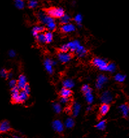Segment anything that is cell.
Instances as JSON below:
<instances>
[{"label":"cell","mask_w":129,"mask_h":138,"mask_svg":"<svg viewBox=\"0 0 129 138\" xmlns=\"http://www.w3.org/2000/svg\"><path fill=\"white\" fill-rule=\"evenodd\" d=\"M38 6V2L36 0H29L28 7L30 9H34Z\"/></svg>","instance_id":"obj_34"},{"label":"cell","mask_w":129,"mask_h":138,"mask_svg":"<svg viewBox=\"0 0 129 138\" xmlns=\"http://www.w3.org/2000/svg\"><path fill=\"white\" fill-rule=\"evenodd\" d=\"M91 110H92V107H91V106H88V107L87 108L86 111H90Z\"/></svg>","instance_id":"obj_45"},{"label":"cell","mask_w":129,"mask_h":138,"mask_svg":"<svg viewBox=\"0 0 129 138\" xmlns=\"http://www.w3.org/2000/svg\"><path fill=\"white\" fill-rule=\"evenodd\" d=\"M65 111H66V113H70V112L71 111V109L69 108H66V110H65Z\"/></svg>","instance_id":"obj_43"},{"label":"cell","mask_w":129,"mask_h":138,"mask_svg":"<svg viewBox=\"0 0 129 138\" xmlns=\"http://www.w3.org/2000/svg\"><path fill=\"white\" fill-rule=\"evenodd\" d=\"M44 11L53 18H60L65 14L64 10L60 7H50L45 9Z\"/></svg>","instance_id":"obj_1"},{"label":"cell","mask_w":129,"mask_h":138,"mask_svg":"<svg viewBox=\"0 0 129 138\" xmlns=\"http://www.w3.org/2000/svg\"><path fill=\"white\" fill-rule=\"evenodd\" d=\"M9 55L10 56V57H14L16 56V52L14 51V50H10L9 52Z\"/></svg>","instance_id":"obj_41"},{"label":"cell","mask_w":129,"mask_h":138,"mask_svg":"<svg viewBox=\"0 0 129 138\" xmlns=\"http://www.w3.org/2000/svg\"><path fill=\"white\" fill-rule=\"evenodd\" d=\"M92 63L93 66L98 68L100 70L106 71V67L108 65V63L104 59L99 58V57H94L92 59Z\"/></svg>","instance_id":"obj_2"},{"label":"cell","mask_w":129,"mask_h":138,"mask_svg":"<svg viewBox=\"0 0 129 138\" xmlns=\"http://www.w3.org/2000/svg\"><path fill=\"white\" fill-rule=\"evenodd\" d=\"M45 37H46V43H50L53 41V35L51 31H47L45 33Z\"/></svg>","instance_id":"obj_26"},{"label":"cell","mask_w":129,"mask_h":138,"mask_svg":"<svg viewBox=\"0 0 129 138\" xmlns=\"http://www.w3.org/2000/svg\"><path fill=\"white\" fill-rule=\"evenodd\" d=\"M52 126L54 130L57 133H62L64 129V125L60 120H55L52 123Z\"/></svg>","instance_id":"obj_7"},{"label":"cell","mask_w":129,"mask_h":138,"mask_svg":"<svg viewBox=\"0 0 129 138\" xmlns=\"http://www.w3.org/2000/svg\"><path fill=\"white\" fill-rule=\"evenodd\" d=\"M10 130V126L9 121H3L0 124V132L1 133H5L9 132Z\"/></svg>","instance_id":"obj_12"},{"label":"cell","mask_w":129,"mask_h":138,"mask_svg":"<svg viewBox=\"0 0 129 138\" xmlns=\"http://www.w3.org/2000/svg\"><path fill=\"white\" fill-rule=\"evenodd\" d=\"M64 126L67 128H72L75 126V121L73 119L68 118L64 122Z\"/></svg>","instance_id":"obj_25"},{"label":"cell","mask_w":129,"mask_h":138,"mask_svg":"<svg viewBox=\"0 0 129 138\" xmlns=\"http://www.w3.org/2000/svg\"><path fill=\"white\" fill-rule=\"evenodd\" d=\"M96 127L99 130H104L106 128V121L103 120V121H100L99 122L96 124Z\"/></svg>","instance_id":"obj_31"},{"label":"cell","mask_w":129,"mask_h":138,"mask_svg":"<svg viewBox=\"0 0 129 138\" xmlns=\"http://www.w3.org/2000/svg\"><path fill=\"white\" fill-rule=\"evenodd\" d=\"M8 73L9 72L6 70L5 69H2L1 70V76L2 78H7V76H8Z\"/></svg>","instance_id":"obj_36"},{"label":"cell","mask_w":129,"mask_h":138,"mask_svg":"<svg viewBox=\"0 0 129 138\" xmlns=\"http://www.w3.org/2000/svg\"><path fill=\"white\" fill-rule=\"evenodd\" d=\"M59 50L60 52H68L70 50V48H69V46L67 44L62 45L59 48Z\"/></svg>","instance_id":"obj_35"},{"label":"cell","mask_w":129,"mask_h":138,"mask_svg":"<svg viewBox=\"0 0 129 138\" xmlns=\"http://www.w3.org/2000/svg\"><path fill=\"white\" fill-rule=\"evenodd\" d=\"M91 88L89 87V86L88 85H84L82 87V88H81V91L85 93V92L88 91V90H89Z\"/></svg>","instance_id":"obj_39"},{"label":"cell","mask_w":129,"mask_h":138,"mask_svg":"<svg viewBox=\"0 0 129 138\" xmlns=\"http://www.w3.org/2000/svg\"><path fill=\"white\" fill-rule=\"evenodd\" d=\"M100 102L103 104H109L113 100V95L111 93V92L108 91H106L102 93L101 96L100 97Z\"/></svg>","instance_id":"obj_4"},{"label":"cell","mask_w":129,"mask_h":138,"mask_svg":"<svg viewBox=\"0 0 129 138\" xmlns=\"http://www.w3.org/2000/svg\"><path fill=\"white\" fill-rule=\"evenodd\" d=\"M60 20V24L62 25H64V24H67L70 23L71 18L69 15L64 14V16H62L60 18H59Z\"/></svg>","instance_id":"obj_22"},{"label":"cell","mask_w":129,"mask_h":138,"mask_svg":"<svg viewBox=\"0 0 129 138\" xmlns=\"http://www.w3.org/2000/svg\"><path fill=\"white\" fill-rule=\"evenodd\" d=\"M62 85L64 87L67 89H71L74 87L75 86V83L73 80L71 79H66L65 80H64L63 82H62Z\"/></svg>","instance_id":"obj_20"},{"label":"cell","mask_w":129,"mask_h":138,"mask_svg":"<svg viewBox=\"0 0 129 138\" xmlns=\"http://www.w3.org/2000/svg\"><path fill=\"white\" fill-rule=\"evenodd\" d=\"M68 45L70 51L72 52H75L77 49V48L81 45V43H80V42L78 40H73V41L68 42Z\"/></svg>","instance_id":"obj_16"},{"label":"cell","mask_w":129,"mask_h":138,"mask_svg":"<svg viewBox=\"0 0 129 138\" xmlns=\"http://www.w3.org/2000/svg\"><path fill=\"white\" fill-rule=\"evenodd\" d=\"M60 95L61 97H70L72 95V91L70 89L63 87L60 91Z\"/></svg>","instance_id":"obj_18"},{"label":"cell","mask_w":129,"mask_h":138,"mask_svg":"<svg viewBox=\"0 0 129 138\" xmlns=\"http://www.w3.org/2000/svg\"><path fill=\"white\" fill-rule=\"evenodd\" d=\"M19 95H20V89L18 87V86H15L11 88V100L13 103H19Z\"/></svg>","instance_id":"obj_6"},{"label":"cell","mask_w":129,"mask_h":138,"mask_svg":"<svg viewBox=\"0 0 129 138\" xmlns=\"http://www.w3.org/2000/svg\"><path fill=\"white\" fill-rule=\"evenodd\" d=\"M27 84V79L24 75L21 74L18 78V84L17 86L20 90H23L24 89V87Z\"/></svg>","instance_id":"obj_11"},{"label":"cell","mask_w":129,"mask_h":138,"mask_svg":"<svg viewBox=\"0 0 129 138\" xmlns=\"http://www.w3.org/2000/svg\"><path fill=\"white\" fill-rule=\"evenodd\" d=\"M52 63H53V66H55V65L57 64V61H54V60H52Z\"/></svg>","instance_id":"obj_44"},{"label":"cell","mask_w":129,"mask_h":138,"mask_svg":"<svg viewBox=\"0 0 129 138\" xmlns=\"http://www.w3.org/2000/svg\"><path fill=\"white\" fill-rule=\"evenodd\" d=\"M45 30H46V28H45L44 26H43V25H36V26H35L32 28V35H33L35 38H36L39 33L43 32Z\"/></svg>","instance_id":"obj_14"},{"label":"cell","mask_w":129,"mask_h":138,"mask_svg":"<svg viewBox=\"0 0 129 138\" xmlns=\"http://www.w3.org/2000/svg\"><path fill=\"white\" fill-rule=\"evenodd\" d=\"M60 101L62 104H67L70 101V97H61Z\"/></svg>","instance_id":"obj_37"},{"label":"cell","mask_w":129,"mask_h":138,"mask_svg":"<svg viewBox=\"0 0 129 138\" xmlns=\"http://www.w3.org/2000/svg\"><path fill=\"white\" fill-rule=\"evenodd\" d=\"M37 16L39 20L41 22V23H42L43 24H45V25H47L49 23L53 21H55L53 18L49 16L44 11H43L38 12L37 14Z\"/></svg>","instance_id":"obj_3"},{"label":"cell","mask_w":129,"mask_h":138,"mask_svg":"<svg viewBox=\"0 0 129 138\" xmlns=\"http://www.w3.org/2000/svg\"><path fill=\"white\" fill-rule=\"evenodd\" d=\"M81 105L77 102H75L73 105V110H72V113H73V117H77L79 114V112L81 111Z\"/></svg>","instance_id":"obj_19"},{"label":"cell","mask_w":129,"mask_h":138,"mask_svg":"<svg viewBox=\"0 0 129 138\" xmlns=\"http://www.w3.org/2000/svg\"><path fill=\"white\" fill-rule=\"evenodd\" d=\"M43 65H44L46 71L49 74H53V65L52 63V59L46 58L44 60V62H43Z\"/></svg>","instance_id":"obj_9"},{"label":"cell","mask_w":129,"mask_h":138,"mask_svg":"<svg viewBox=\"0 0 129 138\" xmlns=\"http://www.w3.org/2000/svg\"><path fill=\"white\" fill-rule=\"evenodd\" d=\"M60 29L62 31V32L64 33H71L75 31L76 28L73 24H71V23H69V24L62 25Z\"/></svg>","instance_id":"obj_10"},{"label":"cell","mask_w":129,"mask_h":138,"mask_svg":"<svg viewBox=\"0 0 129 138\" xmlns=\"http://www.w3.org/2000/svg\"><path fill=\"white\" fill-rule=\"evenodd\" d=\"M58 60L62 63L69 62L71 59V55L68 52H60L58 54Z\"/></svg>","instance_id":"obj_8"},{"label":"cell","mask_w":129,"mask_h":138,"mask_svg":"<svg viewBox=\"0 0 129 138\" xmlns=\"http://www.w3.org/2000/svg\"><path fill=\"white\" fill-rule=\"evenodd\" d=\"M82 15L78 14L77 15H76L74 18V21L75 22L76 24L78 25V28H81L82 25H81V23H82Z\"/></svg>","instance_id":"obj_28"},{"label":"cell","mask_w":129,"mask_h":138,"mask_svg":"<svg viewBox=\"0 0 129 138\" xmlns=\"http://www.w3.org/2000/svg\"><path fill=\"white\" fill-rule=\"evenodd\" d=\"M12 77H13V73H12V72H9V73H8L7 78L8 79H11Z\"/></svg>","instance_id":"obj_42"},{"label":"cell","mask_w":129,"mask_h":138,"mask_svg":"<svg viewBox=\"0 0 129 138\" xmlns=\"http://www.w3.org/2000/svg\"><path fill=\"white\" fill-rule=\"evenodd\" d=\"M84 95H85V99H86V102H88V104H91L92 103H93L94 98H93V95H92V89H90L88 90V91L85 92V93H84Z\"/></svg>","instance_id":"obj_17"},{"label":"cell","mask_w":129,"mask_h":138,"mask_svg":"<svg viewBox=\"0 0 129 138\" xmlns=\"http://www.w3.org/2000/svg\"><path fill=\"white\" fill-rule=\"evenodd\" d=\"M15 6L18 9H23L25 6L24 0H15L14 1Z\"/></svg>","instance_id":"obj_30"},{"label":"cell","mask_w":129,"mask_h":138,"mask_svg":"<svg viewBox=\"0 0 129 138\" xmlns=\"http://www.w3.org/2000/svg\"><path fill=\"white\" fill-rule=\"evenodd\" d=\"M108 78L107 76H106L105 75L100 74L99 76H98L97 78V81L96 83V87L97 89L100 90L103 88V85L105 84L106 83L108 82Z\"/></svg>","instance_id":"obj_5"},{"label":"cell","mask_w":129,"mask_h":138,"mask_svg":"<svg viewBox=\"0 0 129 138\" xmlns=\"http://www.w3.org/2000/svg\"><path fill=\"white\" fill-rule=\"evenodd\" d=\"M75 52V54L78 55V57L82 58V57H84L86 55L88 52H87V50L83 46L80 45V46L77 48V49L76 50V51Z\"/></svg>","instance_id":"obj_15"},{"label":"cell","mask_w":129,"mask_h":138,"mask_svg":"<svg viewBox=\"0 0 129 138\" xmlns=\"http://www.w3.org/2000/svg\"><path fill=\"white\" fill-rule=\"evenodd\" d=\"M17 84H18V80H11L10 81H9V86H10V87H11V88L15 87V86H17Z\"/></svg>","instance_id":"obj_38"},{"label":"cell","mask_w":129,"mask_h":138,"mask_svg":"<svg viewBox=\"0 0 129 138\" xmlns=\"http://www.w3.org/2000/svg\"><path fill=\"white\" fill-rule=\"evenodd\" d=\"M126 78H127V76L125 74H123L121 73L117 74L114 76V80L119 83L124 82L125 81Z\"/></svg>","instance_id":"obj_23"},{"label":"cell","mask_w":129,"mask_h":138,"mask_svg":"<svg viewBox=\"0 0 129 138\" xmlns=\"http://www.w3.org/2000/svg\"><path fill=\"white\" fill-rule=\"evenodd\" d=\"M119 109L122 113L123 117L125 118H127L129 115V106L127 104H123L119 106Z\"/></svg>","instance_id":"obj_13"},{"label":"cell","mask_w":129,"mask_h":138,"mask_svg":"<svg viewBox=\"0 0 129 138\" xmlns=\"http://www.w3.org/2000/svg\"><path fill=\"white\" fill-rule=\"evenodd\" d=\"M37 41L39 42L40 44H44L46 43V37H45V33H40L38 34V35L37 36V37L36 38Z\"/></svg>","instance_id":"obj_27"},{"label":"cell","mask_w":129,"mask_h":138,"mask_svg":"<svg viewBox=\"0 0 129 138\" xmlns=\"http://www.w3.org/2000/svg\"><path fill=\"white\" fill-rule=\"evenodd\" d=\"M29 95L26 93L24 91H21L20 92V95H19V103H23L25 102L27 99Z\"/></svg>","instance_id":"obj_24"},{"label":"cell","mask_w":129,"mask_h":138,"mask_svg":"<svg viewBox=\"0 0 129 138\" xmlns=\"http://www.w3.org/2000/svg\"><path fill=\"white\" fill-rule=\"evenodd\" d=\"M128 120H129V119H128Z\"/></svg>","instance_id":"obj_46"},{"label":"cell","mask_w":129,"mask_h":138,"mask_svg":"<svg viewBox=\"0 0 129 138\" xmlns=\"http://www.w3.org/2000/svg\"><path fill=\"white\" fill-rule=\"evenodd\" d=\"M110 110V106L109 104H103L101 105L100 108V110H99V113L100 116H104Z\"/></svg>","instance_id":"obj_21"},{"label":"cell","mask_w":129,"mask_h":138,"mask_svg":"<svg viewBox=\"0 0 129 138\" xmlns=\"http://www.w3.org/2000/svg\"><path fill=\"white\" fill-rule=\"evenodd\" d=\"M116 70V65L113 63H108V65L106 67V71L109 72H114Z\"/></svg>","instance_id":"obj_29"},{"label":"cell","mask_w":129,"mask_h":138,"mask_svg":"<svg viewBox=\"0 0 129 138\" xmlns=\"http://www.w3.org/2000/svg\"><path fill=\"white\" fill-rule=\"evenodd\" d=\"M23 91H25V92L27 94V95H29V93H30V87H29V85L27 83L26 85H25V87H24V89H23Z\"/></svg>","instance_id":"obj_40"},{"label":"cell","mask_w":129,"mask_h":138,"mask_svg":"<svg viewBox=\"0 0 129 138\" xmlns=\"http://www.w3.org/2000/svg\"><path fill=\"white\" fill-rule=\"evenodd\" d=\"M46 25H47V29L50 31H53L56 29L57 25H56V23H55V21H53V22H51L49 23V24H47Z\"/></svg>","instance_id":"obj_32"},{"label":"cell","mask_w":129,"mask_h":138,"mask_svg":"<svg viewBox=\"0 0 129 138\" xmlns=\"http://www.w3.org/2000/svg\"><path fill=\"white\" fill-rule=\"evenodd\" d=\"M53 110L55 111V112L57 114H59L61 112V106L58 103H54L53 104Z\"/></svg>","instance_id":"obj_33"}]
</instances>
